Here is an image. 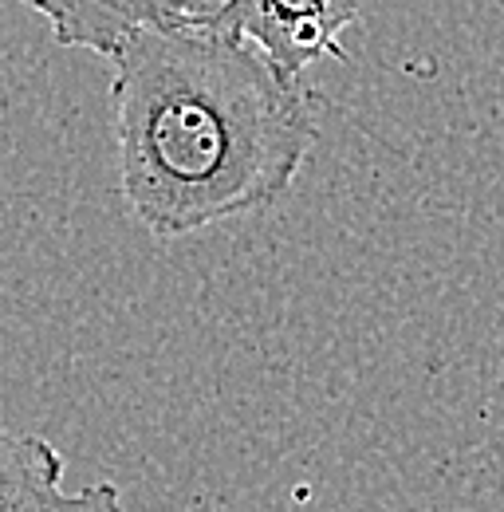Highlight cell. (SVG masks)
Returning <instances> with one entry per match:
<instances>
[{"label": "cell", "mask_w": 504, "mask_h": 512, "mask_svg": "<svg viewBox=\"0 0 504 512\" xmlns=\"http://www.w3.org/2000/svg\"><path fill=\"white\" fill-rule=\"evenodd\" d=\"M213 20L252 40L288 79L319 60H347L343 36L359 24V0H225Z\"/></svg>", "instance_id": "cell-2"}, {"label": "cell", "mask_w": 504, "mask_h": 512, "mask_svg": "<svg viewBox=\"0 0 504 512\" xmlns=\"http://www.w3.org/2000/svg\"><path fill=\"white\" fill-rule=\"evenodd\" d=\"M63 453L44 434L0 426V512H123L115 485L67 489Z\"/></svg>", "instance_id": "cell-3"}, {"label": "cell", "mask_w": 504, "mask_h": 512, "mask_svg": "<svg viewBox=\"0 0 504 512\" xmlns=\"http://www.w3.org/2000/svg\"><path fill=\"white\" fill-rule=\"evenodd\" d=\"M111 107L119 190L158 241L272 209L319 138L300 83L213 20L134 32L111 56Z\"/></svg>", "instance_id": "cell-1"}, {"label": "cell", "mask_w": 504, "mask_h": 512, "mask_svg": "<svg viewBox=\"0 0 504 512\" xmlns=\"http://www.w3.org/2000/svg\"><path fill=\"white\" fill-rule=\"evenodd\" d=\"M16 4H28V8H36L40 16H48V8H52V0H16Z\"/></svg>", "instance_id": "cell-6"}, {"label": "cell", "mask_w": 504, "mask_h": 512, "mask_svg": "<svg viewBox=\"0 0 504 512\" xmlns=\"http://www.w3.org/2000/svg\"><path fill=\"white\" fill-rule=\"evenodd\" d=\"M189 16L178 0H52L48 24L60 48H87L99 56H115L134 32L146 28H178Z\"/></svg>", "instance_id": "cell-4"}, {"label": "cell", "mask_w": 504, "mask_h": 512, "mask_svg": "<svg viewBox=\"0 0 504 512\" xmlns=\"http://www.w3.org/2000/svg\"><path fill=\"white\" fill-rule=\"evenodd\" d=\"M178 4L186 8L189 16H197V20H201V16H213V12H217L225 0H178Z\"/></svg>", "instance_id": "cell-5"}]
</instances>
